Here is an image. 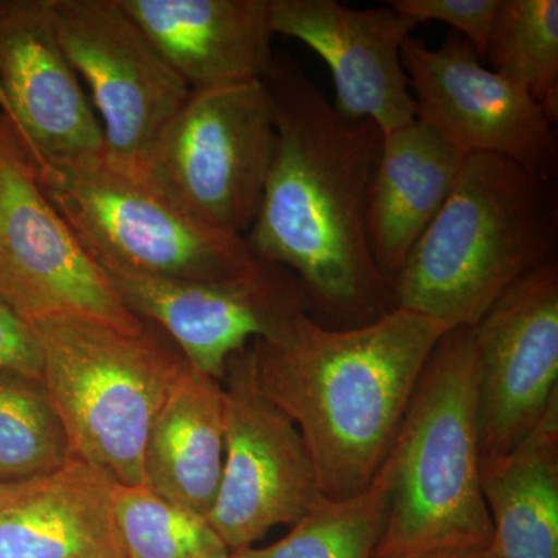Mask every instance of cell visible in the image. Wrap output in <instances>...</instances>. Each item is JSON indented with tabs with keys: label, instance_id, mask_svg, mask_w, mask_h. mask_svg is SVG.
<instances>
[{
	"label": "cell",
	"instance_id": "1",
	"mask_svg": "<svg viewBox=\"0 0 558 558\" xmlns=\"http://www.w3.org/2000/svg\"><path fill=\"white\" fill-rule=\"evenodd\" d=\"M277 148L258 215L245 234L256 259L295 275L307 312L325 328L366 325L396 310L395 290L368 241L371 183L384 132L329 102L288 53L263 80Z\"/></svg>",
	"mask_w": 558,
	"mask_h": 558
},
{
	"label": "cell",
	"instance_id": "2",
	"mask_svg": "<svg viewBox=\"0 0 558 558\" xmlns=\"http://www.w3.org/2000/svg\"><path fill=\"white\" fill-rule=\"evenodd\" d=\"M444 336L402 307L355 328H325L307 312L252 341L259 387L299 428L322 494L347 499L373 484Z\"/></svg>",
	"mask_w": 558,
	"mask_h": 558
},
{
	"label": "cell",
	"instance_id": "3",
	"mask_svg": "<svg viewBox=\"0 0 558 558\" xmlns=\"http://www.w3.org/2000/svg\"><path fill=\"white\" fill-rule=\"evenodd\" d=\"M556 178L494 154H469L449 199L392 281L396 306L444 333L475 328L495 301L557 263Z\"/></svg>",
	"mask_w": 558,
	"mask_h": 558
},
{
	"label": "cell",
	"instance_id": "4",
	"mask_svg": "<svg viewBox=\"0 0 558 558\" xmlns=\"http://www.w3.org/2000/svg\"><path fill=\"white\" fill-rule=\"evenodd\" d=\"M379 475L388 509L373 558L490 546L481 488L473 328L440 337Z\"/></svg>",
	"mask_w": 558,
	"mask_h": 558
},
{
	"label": "cell",
	"instance_id": "5",
	"mask_svg": "<svg viewBox=\"0 0 558 558\" xmlns=\"http://www.w3.org/2000/svg\"><path fill=\"white\" fill-rule=\"evenodd\" d=\"M43 384L73 457L123 486H145L143 454L154 418L186 366L163 330L138 333L62 315L35 323Z\"/></svg>",
	"mask_w": 558,
	"mask_h": 558
},
{
	"label": "cell",
	"instance_id": "6",
	"mask_svg": "<svg viewBox=\"0 0 558 558\" xmlns=\"http://www.w3.org/2000/svg\"><path fill=\"white\" fill-rule=\"evenodd\" d=\"M33 168L40 190L102 270L222 281L259 264L244 238L191 218L106 159Z\"/></svg>",
	"mask_w": 558,
	"mask_h": 558
},
{
	"label": "cell",
	"instance_id": "7",
	"mask_svg": "<svg viewBox=\"0 0 558 558\" xmlns=\"http://www.w3.org/2000/svg\"><path fill=\"white\" fill-rule=\"evenodd\" d=\"M277 148L263 80L191 90L153 143L137 178L191 218L244 238Z\"/></svg>",
	"mask_w": 558,
	"mask_h": 558
},
{
	"label": "cell",
	"instance_id": "8",
	"mask_svg": "<svg viewBox=\"0 0 558 558\" xmlns=\"http://www.w3.org/2000/svg\"><path fill=\"white\" fill-rule=\"evenodd\" d=\"M0 296L35 325L72 315L138 333L108 275L40 190L35 168L0 110Z\"/></svg>",
	"mask_w": 558,
	"mask_h": 558
},
{
	"label": "cell",
	"instance_id": "9",
	"mask_svg": "<svg viewBox=\"0 0 558 558\" xmlns=\"http://www.w3.org/2000/svg\"><path fill=\"white\" fill-rule=\"evenodd\" d=\"M220 384L223 465L207 520L233 554L299 523L325 495L299 428L259 387L252 343L231 355Z\"/></svg>",
	"mask_w": 558,
	"mask_h": 558
},
{
	"label": "cell",
	"instance_id": "10",
	"mask_svg": "<svg viewBox=\"0 0 558 558\" xmlns=\"http://www.w3.org/2000/svg\"><path fill=\"white\" fill-rule=\"evenodd\" d=\"M65 57L100 116L105 159L137 178L146 154L190 95L119 0H51Z\"/></svg>",
	"mask_w": 558,
	"mask_h": 558
},
{
	"label": "cell",
	"instance_id": "11",
	"mask_svg": "<svg viewBox=\"0 0 558 558\" xmlns=\"http://www.w3.org/2000/svg\"><path fill=\"white\" fill-rule=\"evenodd\" d=\"M473 339L484 469L515 450L558 398V263L506 290Z\"/></svg>",
	"mask_w": 558,
	"mask_h": 558
},
{
	"label": "cell",
	"instance_id": "12",
	"mask_svg": "<svg viewBox=\"0 0 558 558\" xmlns=\"http://www.w3.org/2000/svg\"><path fill=\"white\" fill-rule=\"evenodd\" d=\"M468 39L450 32L436 49L407 38L402 64L417 117L464 154H494L556 178V123L526 90L481 64Z\"/></svg>",
	"mask_w": 558,
	"mask_h": 558
},
{
	"label": "cell",
	"instance_id": "13",
	"mask_svg": "<svg viewBox=\"0 0 558 558\" xmlns=\"http://www.w3.org/2000/svg\"><path fill=\"white\" fill-rule=\"evenodd\" d=\"M105 274L128 310L163 330L193 368L218 381L231 355L252 341L271 339L307 312L295 275L263 260L222 281Z\"/></svg>",
	"mask_w": 558,
	"mask_h": 558
},
{
	"label": "cell",
	"instance_id": "14",
	"mask_svg": "<svg viewBox=\"0 0 558 558\" xmlns=\"http://www.w3.org/2000/svg\"><path fill=\"white\" fill-rule=\"evenodd\" d=\"M0 110L33 165L105 159L100 120L62 50L51 0H0Z\"/></svg>",
	"mask_w": 558,
	"mask_h": 558
},
{
	"label": "cell",
	"instance_id": "15",
	"mask_svg": "<svg viewBox=\"0 0 558 558\" xmlns=\"http://www.w3.org/2000/svg\"><path fill=\"white\" fill-rule=\"evenodd\" d=\"M274 35L310 47L328 64L333 108L387 134L417 117L402 47L417 24L389 7L352 9L336 0H269Z\"/></svg>",
	"mask_w": 558,
	"mask_h": 558
},
{
	"label": "cell",
	"instance_id": "16",
	"mask_svg": "<svg viewBox=\"0 0 558 558\" xmlns=\"http://www.w3.org/2000/svg\"><path fill=\"white\" fill-rule=\"evenodd\" d=\"M191 90L264 80L275 62L269 0H119Z\"/></svg>",
	"mask_w": 558,
	"mask_h": 558
},
{
	"label": "cell",
	"instance_id": "17",
	"mask_svg": "<svg viewBox=\"0 0 558 558\" xmlns=\"http://www.w3.org/2000/svg\"><path fill=\"white\" fill-rule=\"evenodd\" d=\"M113 484L76 457L44 475L0 483V558H126Z\"/></svg>",
	"mask_w": 558,
	"mask_h": 558
},
{
	"label": "cell",
	"instance_id": "18",
	"mask_svg": "<svg viewBox=\"0 0 558 558\" xmlns=\"http://www.w3.org/2000/svg\"><path fill=\"white\" fill-rule=\"evenodd\" d=\"M465 157L418 119L384 134L366 222L374 263L391 284L449 199Z\"/></svg>",
	"mask_w": 558,
	"mask_h": 558
},
{
	"label": "cell",
	"instance_id": "19",
	"mask_svg": "<svg viewBox=\"0 0 558 558\" xmlns=\"http://www.w3.org/2000/svg\"><path fill=\"white\" fill-rule=\"evenodd\" d=\"M222 384L186 363L149 429L145 486L207 519L223 465Z\"/></svg>",
	"mask_w": 558,
	"mask_h": 558
},
{
	"label": "cell",
	"instance_id": "20",
	"mask_svg": "<svg viewBox=\"0 0 558 558\" xmlns=\"http://www.w3.org/2000/svg\"><path fill=\"white\" fill-rule=\"evenodd\" d=\"M495 558H558V398L508 457L481 469Z\"/></svg>",
	"mask_w": 558,
	"mask_h": 558
},
{
	"label": "cell",
	"instance_id": "21",
	"mask_svg": "<svg viewBox=\"0 0 558 558\" xmlns=\"http://www.w3.org/2000/svg\"><path fill=\"white\" fill-rule=\"evenodd\" d=\"M558 119V0H499L486 58Z\"/></svg>",
	"mask_w": 558,
	"mask_h": 558
},
{
	"label": "cell",
	"instance_id": "22",
	"mask_svg": "<svg viewBox=\"0 0 558 558\" xmlns=\"http://www.w3.org/2000/svg\"><path fill=\"white\" fill-rule=\"evenodd\" d=\"M387 509V486L377 473L373 484L355 497L323 498L274 545L236 554L241 558H373Z\"/></svg>",
	"mask_w": 558,
	"mask_h": 558
},
{
	"label": "cell",
	"instance_id": "23",
	"mask_svg": "<svg viewBox=\"0 0 558 558\" xmlns=\"http://www.w3.org/2000/svg\"><path fill=\"white\" fill-rule=\"evenodd\" d=\"M72 457L43 380L0 371V483L44 475Z\"/></svg>",
	"mask_w": 558,
	"mask_h": 558
},
{
	"label": "cell",
	"instance_id": "24",
	"mask_svg": "<svg viewBox=\"0 0 558 558\" xmlns=\"http://www.w3.org/2000/svg\"><path fill=\"white\" fill-rule=\"evenodd\" d=\"M113 520L126 558H230V549L201 513L146 486L113 484Z\"/></svg>",
	"mask_w": 558,
	"mask_h": 558
},
{
	"label": "cell",
	"instance_id": "25",
	"mask_svg": "<svg viewBox=\"0 0 558 558\" xmlns=\"http://www.w3.org/2000/svg\"><path fill=\"white\" fill-rule=\"evenodd\" d=\"M387 5L417 25L428 21L449 25L484 61L499 0H389Z\"/></svg>",
	"mask_w": 558,
	"mask_h": 558
},
{
	"label": "cell",
	"instance_id": "26",
	"mask_svg": "<svg viewBox=\"0 0 558 558\" xmlns=\"http://www.w3.org/2000/svg\"><path fill=\"white\" fill-rule=\"evenodd\" d=\"M0 371L43 380V348L35 326L0 296Z\"/></svg>",
	"mask_w": 558,
	"mask_h": 558
},
{
	"label": "cell",
	"instance_id": "27",
	"mask_svg": "<svg viewBox=\"0 0 558 558\" xmlns=\"http://www.w3.org/2000/svg\"><path fill=\"white\" fill-rule=\"evenodd\" d=\"M414 558H495L490 549H446L436 553L422 554Z\"/></svg>",
	"mask_w": 558,
	"mask_h": 558
},
{
	"label": "cell",
	"instance_id": "28",
	"mask_svg": "<svg viewBox=\"0 0 558 558\" xmlns=\"http://www.w3.org/2000/svg\"><path fill=\"white\" fill-rule=\"evenodd\" d=\"M230 558H241V557H240V556H238V554H236V553H234V554H231V557H230Z\"/></svg>",
	"mask_w": 558,
	"mask_h": 558
}]
</instances>
